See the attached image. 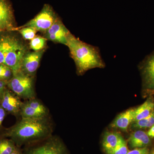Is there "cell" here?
Wrapping results in <instances>:
<instances>
[{
    "label": "cell",
    "instance_id": "cell-1",
    "mask_svg": "<svg viewBox=\"0 0 154 154\" xmlns=\"http://www.w3.org/2000/svg\"><path fill=\"white\" fill-rule=\"evenodd\" d=\"M53 125L49 116L43 118L22 119L6 130L1 137L11 139L22 148L45 139L52 135Z\"/></svg>",
    "mask_w": 154,
    "mask_h": 154
},
{
    "label": "cell",
    "instance_id": "cell-2",
    "mask_svg": "<svg viewBox=\"0 0 154 154\" xmlns=\"http://www.w3.org/2000/svg\"><path fill=\"white\" fill-rule=\"evenodd\" d=\"M24 40L17 31L0 32V63L9 67L14 75L21 70L23 57L30 51Z\"/></svg>",
    "mask_w": 154,
    "mask_h": 154
},
{
    "label": "cell",
    "instance_id": "cell-3",
    "mask_svg": "<svg viewBox=\"0 0 154 154\" xmlns=\"http://www.w3.org/2000/svg\"><path fill=\"white\" fill-rule=\"evenodd\" d=\"M66 46L74 61L79 75H84L91 69L105 67L99 48L81 41L71 33L69 35Z\"/></svg>",
    "mask_w": 154,
    "mask_h": 154
},
{
    "label": "cell",
    "instance_id": "cell-4",
    "mask_svg": "<svg viewBox=\"0 0 154 154\" xmlns=\"http://www.w3.org/2000/svg\"><path fill=\"white\" fill-rule=\"evenodd\" d=\"M22 150L23 154H69L61 139L53 135L43 140L25 146Z\"/></svg>",
    "mask_w": 154,
    "mask_h": 154
},
{
    "label": "cell",
    "instance_id": "cell-5",
    "mask_svg": "<svg viewBox=\"0 0 154 154\" xmlns=\"http://www.w3.org/2000/svg\"><path fill=\"white\" fill-rule=\"evenodd\" d=\"M34 80V76L20 71L7 83V87L20 99L29 100L36 98Z\"/></svg>",
    "mask_w": 154,
    "mask_h": 154
},
{
    "label": "cell",
    "instance_id": "cell-6",
    "mask_svg": "<svg viewBox=\"0 0 154 154\" xmlns=\"http://www.w3.org/2000/svg\"><path fill=\"white\" fill-rule=\"evenodd\" d=\"M59 18L57 14L51 6L45 4L41 11L37 15L25 25L19 28L30 27L43 33L55 22Z\"/></svg>",
    "mask_w": 154,
    "mask_h": 154
},
{
    "label": "cell",
    "instance_id": "cell-7",
    "mask_svg": "<svg viewBox=\"0 0 154 154\" xmlns=\"http://www.w3.org/2000/svg\"><path fill=\"white\" fill-rule=\"evenodd\" d=\"M14 9L10 0H0V32L16 31Z\"/></svg>",
    "mask_w": 154,
    "mask_h": 154
},
{
    "label": "cell",
    "instance_id": "cell-8",
    "mask_svg": "<svg viewBox=\"0 0 154 154\" xmlns=\"http://www.w3.org/2000/svg\"><path fill=\"white\" fill-rule=\"evenodd\" d=\"M70 33L59 17L52 26L43 33V37L54 43H60L66 46Z\"/></svg>",
    "mask_w": 154,
    "mask_h": 154
},
{
    "label": "cell",
    "instance_id": "cell-9",
    "mask_svg": "<svg viewBox=\"0 0 154 154\" xmlns=\"http://www.w3.org/2000/svg\"><path fill=\"white\" fill-rule=\"evenodd\" d=\"M45 51V49L39 51L30 50L26 53L22 60L20 71L26 74L35 76Z\"/></svg>",
    "mask_w": 154,
    "mask_h": 154
},
{
    "label": "cell",
    "instance_id": "cell-10",
    "mask_svg": "<svg viewBox=\"0 0 154 154\" xmlns=\"http://www.w3.org/2000/svg\"><path fill=\"white\" fill-rule=\"evenodd\" d=\"M22 102L19 97L7 88L0 101V105L8 113L20 116Z\"/></svg>",
    "mask_w": 154,
    "mask_h": 154
},
{
    "label": "cell",
    "instance_id": "cell-11",
    "mask_svg": "<svg viewBox=\"0 0 154 154\" xmlns=\"http://www.w3.org/2000/svg\"><path fill=\"white\" fill-rule=\"evenodd\" d=\"M143 86L146 89L154 90V52L146 58L142 67Z\"/></svg>",
    "mask_w": 154,
    "mask_h": 154
},
{
    "label": "cell",
    "instance_id": "cell-12",
    "mask_svg": "<svg viewBox=\"0 0 154 154\" xmlns=\"http://www.w3.org/2000/svg\"><path fill=\"white\" fill-rule=\"evenodd\" d=\"M151 142L150 137L147 132L140 129L133 132L128 140V145L133 149L147 147Z\"/></svg>",
    "mask_w": 154,
    "mask_h": 154
},
{
    "label": "cell",
    "instance_id": "cell-13",
    "mask_svg": "<svg viewBox=\"0 0 154 154\" xmlns=\"http://www.w3.org/2000/svg\"><path fill=\"white\" fill-rule=\"evenodd\" d=\"M134 109H130L122 112L114 119L111 127L122 131H127L131 124L134 121Z\"/></svg>",
    "mask_w": 154,
    "mask_h": 154
},
{
    "label": "cell",
    "instance_id": "cell-14",
    "mask_svg": "<svg viewBox=\"0 0 154 154\" xmlns=\"http://www.w3.org/2000/svg\"><path fill=\"white\" fill-rule=\"evenodd\" d=\"M121 135L116 132H107L103 137L102 146L107 154H111L117 145L122 137Z\"/></svg>",
    "mask_w": 154,
    "mask_h": 154
},
{
    "label": "cell",
    "instance_id": "cell-15",
    "mask_svg": "<svg viewBox=\"0 0 154 154\" xmlns=\"http://www.w3.org/2000/svg\"><path fill=\"white\" fill-rule=\"evenodd\" d=\"M154 110V102L151 99H148L142 105L134 109V122L138 121L148 117Z\"/></svg>",
    "mask_w": 154,
    "mask_h": 154
},
{
    "label": "cell",
    "instance_id": "cell-16",
    "mask_svg": "<svg viewBox=\"0 0 154 154\" xmlns=\"http://www.w3.org/2000/svg\"><path fill=\"white\" fill-rule=\"evenodd\" d=\"M20 116L22 119H36L47 117L30 106L25 101L22 102Z\"/></svg>",
    "mask_w": 154,
    "mask_h": 154
},
{
    "label": "cell",
    "instance_id": "cell-17",
    "mask_svg": "<svg viewBox=\"0 0 154 154\" xmlns=\"http://www.w3.org/2000/svg\"><path fill=\"white\" fill-rule=\"evenodd\" d=\"M154 125V110L148 117L132 122L131 128L133 129L140 130L150 128Z\"/></svg>",
    "mask_w": 154,
    "mask_h": 154
},
{
    "label": "cell",
    "instance_id": "cell-18",
    "mask_svg": "<svg viewBox=\"0 0 154 154\" xmlns=\"http://www.w3.org/2000/svg\"><path fill=\"white\" fill-rule=\"evenodd\" d=\"M17 147L11 139L0 137V154H11Z\"/></svg>",
    "mask_w": 154,
    "mask_h": 154
},
{
    "label": "cell",
    "instance_id": "cell-19",
    "mask_svg": "<svg viewBox=\"0 0 154 154\" xmlns=\"http://www.w3.org/2000/svg\"><path fill=\"white\" fill-rule=\"evenodd\" d=\"M47 41V39L44 37L36 36L33 39L30 40L29 44V48L33 51H39L46 49Z\"/></svg>",
    "mask_w": 154,
    "mask_h": 154
},
{
    "label": "cell",
    "instance_id": "cell-20",
    "mask_svg": "<svg viewBox=\"0 0 154 154\" xmlns=\"http://www.w3.org/2000/svg\"><path fill=\"white\" fill-rule=\"evenodd\" d=\"M16 31L20 33L22 38L25 40H31L33 39L36 36V33L37 32L35 29L30 27H17Z\"/></svg>",
    "mask_w": 154,
    "mask_h": 154
},
{
    "label": "cell",
    "instance_id": "cell-21",
    "mask_svg": "<svg viewBox=\"0 0 154 154\" xmlns=\"http://www.w3.org/2000/svg\"><path fill=\"white\" fill-rule=\"evenodd\" d=\"M14 76L13 70L5 65L0 63V81L8 83Z\"/></svg>",
    "mask_w": 154,
    "mask_h": 154
},
{
    "label": "cell",
    "instance_id": "cell-22",
    "mask_svg": "<svg viewBox=\"0 0 154 154\" xmlns=\"http://www.w3.org/2000/svg\"><path fill=\"white\" fill-rule=\"evenodd\" d=\"M128 151L126 141L122 137L118 144L111 154H127Z\"/></svg>",
    "mask_w": 154,
    "mask_h": 154
},
{
    "label": "cell",
    "instance_id": "cell-23",
    "mask_svg": "<svg viewBox=\"0 0 154 154\" xmlns=\"http://www.w3.org/2000/svg\"><path fill=\"white\" fill-rule=\"evenodd\" d=\"M149 150L147 147L143 148L134 149L129 151L127 154H148Z\"/></svg>",
    "mask_w": 154,
    "mask_h": 154
},
{
    "label": "cell",
    "instance_id": "cell-24",
    "mask_svg": "<svg viewBox=\"0 0 154 154\" xmlns=\"http://www.w3.org/2000/svg\"><path fill=\"white\" fill-rule=\"evenodd\" d=\"M7 113H7L5 109L0 105V127L2 126L3 121L5 118Z\"/></svg>",
    "mask_w": 154,
    "mask_h": 154
},
{
    "label": "cell",
    "instance_id": "cell-25",
    "mask_svg": "<svg viewBox=\"0 0 154 154\" xmlns=\"http://www.w3.org/2000/svg\"><path fill=\"white\" fill-rule=\"evenodd\" d=\"M7 88V83L4 81H0V101Z\"/></svg>",
    "mask_w": 154,
    "mask_h": 154
},
{
    "label": "cell",
    "instance_id": "cell-26",
    "mask_svg": "<svg viewBox=\"0 0 154 154\" xmlns=\"http://www.w3.org/2000/svg\"><path fill=\"white\" fill-rule=\"evenodd\" d=\"M147 133L150 137L154 138V125L151 127L150 128V129Z\"/></svg>",
    "mask_w": 154,
    "mask_h": 154
},
{
    "label": "cell",
    "instance_id": "cell-27",
    "mask_svg": "<svg viewBox=\"0 0 154 154\" xmlns=\"http://www.w3.org/2000/svg\"><path fill=\"white\" fill-rule=\"evenodd\" d=\"M11 154H23V150L22 148L18 147Z\"/></svg>",
    "mask_w": 154,
    "mask_h": 154
},
{
    "label": "cell",
    "instance_id": "cell-28",
    "mask_svg": "<svg viewBox=\"0 0 154 154\" xmlns=\"http://www.w3.org/2000/svg\"><path fill=\"white\" fill-rule=\"evenodd\" d=\"M148 154H154V149H152L150 151H149V153Z\"/></svg>",
    "mask_w": 154,
    "mask_h": 154
}]
</instances>
